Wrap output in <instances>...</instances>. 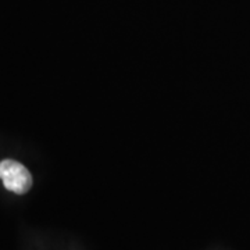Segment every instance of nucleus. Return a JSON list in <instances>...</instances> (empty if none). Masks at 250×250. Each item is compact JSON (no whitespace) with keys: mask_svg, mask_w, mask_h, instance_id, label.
I'll list each match as a JSON object with an SVG mask.
<instances>
[{"mask_svg":"<svg viewBox=\"0 0 250 250\" xmlns=\"http://www.w3.org/2000/svg\"><path fill=\"white\" fill-rule=\"evenodd\" d=\"M0 179L4 188L17 195H24L32 187V175L21 163L11 159L0 161Z\"/></svg>","mask_w":250,"mask_h":250,"instance_id":"obj_1","label":"nucleus"}]
</instances>
